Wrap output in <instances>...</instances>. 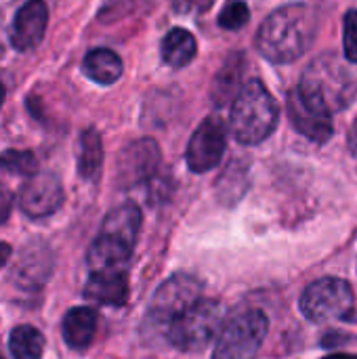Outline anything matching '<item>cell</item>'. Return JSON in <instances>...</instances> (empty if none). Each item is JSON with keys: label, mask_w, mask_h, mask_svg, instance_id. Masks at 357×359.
Listing matches in <instances>:
<instances>
[{"label": "cell", "mask_w": 357, "mask_h": 359, "mask_svg": "<svg viewBox=\"0 0 357 359\" xmlns=\"http://www.w3.org/2000/svg\"><path fill=\"white\" fill-rule=\"evenodd\" d=\"M318 13L305 2H290L271 11L257 29L255 46L259 55L276 65L301 59L318 34Z\"/></svg>", "instance_id": "obj_1"}, {"label": "cell", "mask_w": 357, "mask_h": 359, "mask_svg": "<svg viewBox=\"0 0 357 359\" xmlns=\"http://www.w3.org/2000/svg\"><path fill=\"white\" fill-rule=\"evenodd\" d=\"M269 320L261 309L234 313L217 337L213 359H255L265 337Z\"/></svg>", "instance_id": "obj_6"}, {"label": "cell", "mask_w": 357, "mask_h": 359, "mask_svg": "<svg viewBox=\"0 0 357 359\" xmlns=\"http://www.w3.org/2000/svg\"><path fill=\"white\" fill-rule=\"evenodd\" d=\"M280 122V105L261 80L244 84L240 95L231 103L229 126L238 143L259 145L263 143Z\"/></svg>", "instance_id": "obj_4"}, {"label": "cell", "mask_w": 357, "mask_h": 359, "mask_svg": "<svg viewBox=\"0 0 357 359\" xmlns=\"http://www.w3.org/2000/svg\"><path fill=\"white\" fill-rule=\"evenodd\" d=\"M97 311L90 307H74L65 313L63 324H61V334L63 341L69 349L82 351L86 349L97 332Z\"/></svg>", "instance_id": "obj_16"}, {"label": "cell", "mask_w": 357, "mask_h": 359, "mask_svg": "<svg viewBox=\"0 0 357 359\" xmlns=\"http://www.w3.org/2000/svg\"><path fill=\"white\" fill-rule=\"evenodd\" d=\"M295 90L305 105L324 116H332L335 111L349 107L357 86L356 78L341 59L335 53H324L307 65Z\"/></svg>", "instance_id": "obj_2"}, {"label": "cell", "mask_w": 357, "mask_h": 359, "mask_svg": "<svg viewBox=\"0 0 357 359\" xmlns=\"http://www.w3.org/2000/svg\"><path fill=\"white\" fill-rule=\"evenodd\" d=\"M248 19H250V8L244 0H227L217 21L223 29L234 32V29H242L248 23Z\"/></svg>", "instance_id": "obj_23"}, {"label": "cell", "mask_w": 357, "mask_h": 359, "mask_svg": "<svg viewBox=\"0 0 357 359\" xmlns=\"http://www.w3.org/2000/svg\"><path fill=\"white\" fill-rule=\"evenodd\" d=\"M324 359H357V355H351V353H335V355H328Z\"/></svg>", "instance_id": "obj_29"}, {"label": "cell", "mask_w": 357, "mask_h": 359, "mask_svg": "<svg viewBox=\"0 0 357 359\" xmlns=\"http://www.w3.org/2000/svg\"><path fill=\"white\" fill-rule=\"evenodd\" d=\"M343 53L349 63H357V8H349L343 19Z\"/></svg>", "instance_id": "obj_24"}, {"label": "cell", "mask_w": 357, "mask_h": 359, "mask_svg": "<svg viewBox=\"0 0 357 359\" xmlns=\"http://www.w3.org/2000/svg\"><path fill=\"white\" fill-rule=\"evenodd\" d=\"M50 265L53 261L46 246L42 244L25 246L15 269V282L23 288H38L46 282L50 273Z\"/></svg>", "instance_id": "obj_17"}, {"label": "cell", "mask_w": 357, "mask_h": 359, "mask_svg": "<svg viewBox=\"0 0 357 359\" xmlns=\"http://www.w3.org/2000/svg\"><path fill=\"white\" fill-rule=\"evenodd\" d=\"M63 202L61 181L53 172H38L29 177L19 189V206L32 219L53 215Z\"/></svg>", "instance_id": "obj_11"}, {"label": "cell", "mask_w": 357, "mask_h": 359, "mask_svg": "<svg viewBox=\"0 0 357 359\" xmlns=\"http://www.w3.org/2000/svg\"><path fill=\"white\" fill-rule=\"evenodd\" d=\"M8 351L13 359H40L44 353V337L34 326H17L8 334Z\"/></svg>", "instance_id": "obj_21"}, {"label": "cell", "mask_w": 357, "mask_h": 359, "mask_svg": "<svg viewBox=\"0 0 357 359\" xmlns=\"http://www.w3.org/2000/svg\"><path fill=\"white\" fill-rule=\"evenodd\" d=\"M0 168L17 175V177H34L38 175V160L32 151L25 149H6L0 154Z\"/></svg>", "instance_id": "obj_22"}, {"label": "cell", "mask_w": 357, "mask_h": 359, "mask_svg": "<svg viewBox=\"0 0 357 359\" xmlns=\"http://www.w3.org/2000/svg\"><path fill=\"white\" fill-rule=\"evenodd\" d=\"M353 307V290L345 280L324 278L309 284L301 294V313L318 324L345 318Z\"/></svg>", "instance_id": "obj_7"}, {"label": "cell", "mask_w": 357, "mask_h": 359, "mask_svg": "<svg viewBox=\"0 0 357 359\" xmlns=\"http://www.w3.org/2000/svg\"><path fill=\"white\" fill-rule=\"evenodd\" d=\"M160 147L154 139H137L128 143L118 156V185L120 187H135L147 183L160 166Z\"/></svg>", "instance_id": "obj_10"}, {"label": "cell", "mask_w": 357, "mask_h": 359, "mask_svg": "<svg viewBox=\"0 0 357 359\" xmlns=\"http://www.w3.org/2000/svg\"><path fill=\"white\" fill-rule=\"evenodd\" d=\"M82 69L93 82L109 86L122 76L124 67H122V59L114 50H109V48H93L90 53H86Z\"/></svg>", "instance_id": "obj_19"}, {"label": "cell", "mask_w": 357, "mask_h": 359, "mask_svg": "<svg viewBox=\"0 0 357 359\" xmlns=\"http://www.w3.org/2000/svg\"><path fill=\"white\" fill-rule=\"evenodd\" d=\"M84 297L99 305L122 307L128 301V280L120 269L95 271L84 286Z\"/></svg>", "instance_id": "obj_14"}, {"label": "cell", "mask_w": 357, "mask_h": 359, "mask_svg": "<svg viewBox=\"0 0 357 359\" xmlns=\"http://www.w3.org/2000/svg\"><path fill=\"white\" fill-rule=\"evenodd\" d=\"M4 97H6V90H4V84L0 82V107H2V103H4Z\"/></svg>", "instance_id": "obj_30"}, {"label": "cell", "mask_w": 357, "mask_h": 359, "mask_svg": "<svg viewBox=\"0 0 357 359\" xmlns=\"http://www.w3.org/2000/svg\"><path fill=\"white\" fill-rule=\"evenodd\" d=\"M160 53H162V61L175 69H181L185 65H189L198 53V42L194 38L191 32H187L185 27H173L160 44Z\"/></svg>", "instance_id": "obj_18"}, {"label": "cell", "mask_w": 357, "mask_h": 359, "mask_svg": "<svg viewBox=\"0 0 357 359\" xmlns=\"http://www.w3.org/2000/svg\"><path fill=\"white\" fill-rule=\"evenodd\" d=\"M225 147L227 126L219 116H210L194 130L185 149V162L194 172H208L221 164Z\"/></svg>", "instance_id": "obj_9"}, {"label": "cell", "mask_w": 357, "mask_h": 359, "mask_svg": "<svg viewBox=\"0 0 357 359\" xmlns=\"http://www.w3.org/2000/svg\"><path fill=\"white\" fill-rule=\"evenodd\" d=\"M103 168V143L95 128H86L78 141V175L84 181H97Z\"/></svg>", "instance_id": "obj_20"}, {"label": "cell", "mask_w": 357, "mask_h": 359, "mask_svg": "<svg viewBox=\"0 0 357 359\" xmlns=\"http://www.w3.org/2000/svg\"><path fill=\"white\" fill-rule=\"evenodd\" d=\"M213 4L215 0H173V11L177 15H198L206 13Z\"/></svg>", "instance_id": "obj_25"}, {"label": "cell", "mask_w": 357, "mask_h": 359, "mask_svg": "<svg viewBox=\"0 0 357 359\" xmlns=\"http://www.w3.org/2000/svg\"><path fill=\"white\" fill-rule=\"evenodd\" d=\"M198 301H202V284L187 273L173 276L156 290L149 307V320H154V324L158 326L168 328L173 320L185 313Z\"/></svg>", "instance_id": "obj_8"}, {"label": "cell", "mask_w": 357, "mask_h": 359, "mask_svg": "<svg viewBox=\"0 0 357 359\" xmlns=\"http://www.w3.org/2000/svg\"><path fill=\"white\" fill-rule=\"evenodd\" d=\"M288 116L292 126L297 128V133H301L303 137H307L314 143H326L332 133V116H324L316 109H311L309 105L303 103V99L297 95V90H290L288 95Z\"/></svg>", "instance_id": "obj_13"}, {"label": "cell", "mask_w": 357, "mask_h": 359, "mask_svg": "<svg viewBox=\"0 0 357 359\" xmlns=\"http://www.w3.org/2000/svg\"><path fill=\"white\" fill-rule=\"evenodd\" d=\"M347 147H349L351 156H356L357 158V118L353 120L351 128H349V135H347Z\"/></svg>", "instance_id": "obj_27"}, {"label": "cell", "mask_w": 357, "mask_h": 359, "mask_svg": "<svg viewBox=\"0 0 357 359\" xmlns=\"http://www.w3.org/2000/svg\"><path fill=\"white\" fill-rule=\"evenodd\" d=\"M11 259V246L6 242H0V269L8 263Z\"/></svg>", "instance_id": "obj_28"}, {"label": "cell", "mask_w": 357, "mask_h": 359, "mask_svg": "<svg viewBox=\"0 0 357 359\" xmlns=\"http://www.w3.org/2000/svg\"><path fill=\"white\" fill-rule=\"evenodd\" d=\"M223 305L219 301H198L170 322L166 337L179 351H200L223 330Z\"/></svg>", "instance_id": "obj_5"}, {"label": "cell", "mask_w": 357, "mask_h": 359, "mask_svg": "<svg viewBox=\"0 0 357 359\" xmlns=\"http://www.w3.org/2000/svg\"><path fill=\"white\" fill-rule=\"evenodd\" d=\"M46 23H48V8L44 0H27L13 19L11 44L19 53L36 48L44 38Z\"/></svg>", "instance_id": "obj_12"}, {"label": "cell", "mask_w": 357, "mask_h": 359, "mask_svg": "<svg viewBox=\"0 0 357 359\" xmlns=\"http://www.w3.org/2000/svg\"><path fill=\"white\" fill-rule=\"evenodd\" d=\"M141 231V208L135 202L120 204L105 219L93 240L86 265L90 273L120 269L133 255Z\"/></svg>", "instance_id": "obj_3"}, {"label": "cell", "mask_w": 357, "mask_h": 359, "mask_svg": "<svg viewBox=\"0 0 357 359\" xmlns=\"http://www.w3.org/2000/svg\"><path fill=\"white\" fill-rule=\"evenodd\" d=\"M11 210H13V194L8 191L6 185L0 183V225L11 217Z\"/></svg>", "instance_id": "obj_26"}, {"label": "cell", "mask_w": 357, "mask_h": 359, "mask_svg": "<svg viewBox=\"0 0 357 359\" xmlns=\"http://www.w3.org/2000/svg\"><path fill=\"white\" fill-rule=\"evenodd\" d=\"M0 359H2V358H0Z\"/></svg>", "instance_id": "obj_31"}, {"label": "cell", "mask_w": 357, "mask_h": 359, "mask_svg": "<svg viewBox=\"0 0 357 359\" xmlns=\"http://www.w3.org/2000/svg\"><path fill=\"white\" fill-rule=\"evenodd\" d=\"M244 69H246V61L242 53H231L223 61V65L219 67L210 84V97L215 105H225L240 95V90L244 88L242 84Z\"/></svg>", "instance_id": "obj_15"}]
</instances>
